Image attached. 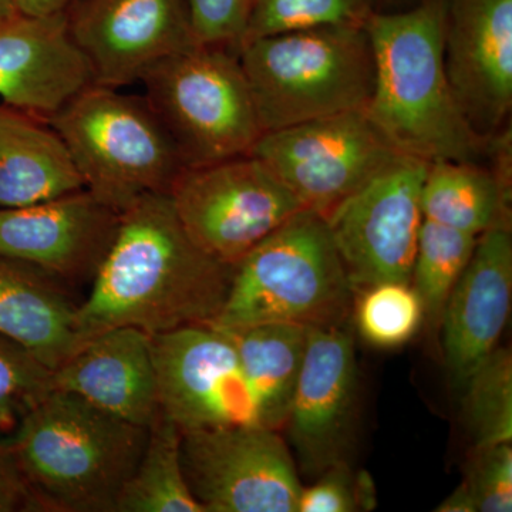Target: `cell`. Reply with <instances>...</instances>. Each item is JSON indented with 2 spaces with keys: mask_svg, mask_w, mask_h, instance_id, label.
<instances>
[{
  "mask_svg": "<svg viewBox=\"0 0 512 512\" xmlns=\"http://www.w3.org/2000/svg\"><path fill=\"white\" fill-rule=\"evenodd\" d=\"M235 266L192 242L168 194H150L121 212L113 244L77 312L79 346L104 330L147 335L211 325L222 311Z\"/></svg>",
  "mask_w": 512,
  "mask_h": 512,
  "instance_id": "obj_1",
  "label": "cell"
},
{
  "mask_svg": "<svg viewBox=\"0 0 512 512\" xmlns=\"http://www.w3.org/2000/svg\"><path fill=\"white\" fill-rule=\"evenodd\" d=\"M365 29L375 83L365 114L402 156L424 163L476 161L488 150L458 107L444 62L446 0L402 13H375Z\"/></svg>",
  "mask_w": 512,
  "mask_h": 512,
  "instance_id": "obj_2",
  "label": "cell"
},
{
  "mask_svg": "<svg viewBox=\"0 0 512 512\" xmlns=\"http://www.w3.org/2000/svg\"><path fill=\"white\" fill-rule=\"evenodd\" d=\"M148 429L53 389L10 437L46 512H116Z\"/></svg>",
  "mask_w": 512,
  "mask_h": 512,
  "instance_id": "obj_3",
  "label": "cell"
},
{
  "mask_svg": "<svg viewBox=\"0 0 512 512\" xmlns=\"http://www.w3.org/2000/svg\"><path fill=\"white\" fill-rule=\"evenodd\" d=\"M353 299L328 222L316 212L301 210L235 265L227 301L211 326H345Z\"/></svg>",
  "mask_w": 512,
  "mask_h": 512,
  "instance_id": "obj_4",
  "label": "cell"
},
{
  "mask_svg": "<svg viewBox=\"0 0 512 512\" xmlns=\"http://www.w3.org/2000/svg\"><path fill=\"white\" fill-rule=\"evenodd\" d=\"M264 133L365 110L375 66L365 26L259 37L237 50Z\"/></svg>",
  "mask_w": 512,
  "mask_h": 512,
  "instance_id": "obj_5",
  "label": "cell"
},
{
  "mask_svg": "<svg viewBox=\"0 0 512 512\" xmlns=\"http://www.w3.org/2000/svg\"><path fill=\"white\" fill-rule=\"evenodd\" d=\"M89 84L47 123L62 138L84 190L111 210L168 194L185 167L144 96Z\"/></svg>",
  "mask_w": 512,
  "mask_h": 512,
  "instance_id": "obj_6",
  "label": "cell"
},
{
  "mask_svg": "<svg viewBox=\"0 0 512 512\" xmlns=\"http://www.w3.org/2000/svg\"><path fill=\"white\" fill-rule=\"evenodd\" d=\"M141 83L185 167L248 156L264 134L237 50L191 47L151 67Z\"/></svg>",
  "mask_w": 512,
  "mask_h": 512,
  "instance_id": "obj_7",
  "label": "cell"
},
{
  "mask_svg": "<svg viewBox=\"0 0 512 512\" xmlns=\"http://www.w3.org/2000/svg\"><path fill=\"white\" fill-rule=\"evenodd\" d=\"M168 197L192 242L229 266L302 210L288 188L251 154L184 167Z\"/></svg>",
  "mask_w": 512,
  "mask_h": 512,
  "instance_id": "obj_8",
  "label": "cell"
},
{
  "mask_svg": "<svg viewBox=\"0 0 512 512\" xmlns=\"http://www.w3.org/2000/svg\"><path fill=\"white\" fill-rule=\"evenodd\" d=\"M302 210L326 218L402 154L365 111L335 114L262 134L252 148Z\"/></svg>",
  "mask_w": 512,
  "mask_h": 512,
  "instance_id": "obj_9",
  "label": "cell"
},
{
  "mask_svg": "<svg viewBox=\"0 0 512 512\" xmlns=\"http://www.w3.org/2000/svg\"><path fill=\"white\" fill-rule=\"evenodd\" d=\"M181 466L204 512H298L302 481L279 430L254 426L184 431Z\"/></svg>",
  "mask_w": 512,
  "mask_h": 512,
  "instance_id": "obj_10",
  "label": "cell"
},
{
  "mask_svg": "<svg viewBox=\"0 0 512 512\" xmlns=\"http://www.w3.org/2000/svg\"><path fill=\"white\" fill-rule=\"evenodd\" d=\"M427 167L416 158H397L325 218L353 292L412 281Z\"/></svg>",
  "mask_w": 512,
  "mask_h": 512,
  "instance_id": "obj_11",
  "label": "cell"
},
{
  "mask_svg": "<svg viewBox=\"0 0 512 512\" xmlns=\"http://www.w3.org/2000/svg\"><path fill=\"white\" fill-rule=\"evenodd\" d=\"M160 412L181 431L261 424L237 350L222 330L187 326L151 336Z\"/></svg>",
  "mask_w": 512,
  "mask_h": 512,
  "instance_id": "obj_12",
  "label": "cell"
},
{
  "mask_svg": "<svg viewBox=\"0 0 512 512\" xmlns=\"http://www.w3.org/2000/svg\"><path fill=\"white\" fill-rule=\"evenodd\" d=\"M66 16L93 83L111 89L198 45L185 0H73Z\"/></svg>",
  "mask_w": 512,
  "mask_h": 512,
  "instance_id": "obj_13",
  "label": "cell"
},
{
  "mask_svg": "<svg viewBox=\"0 0 512 512\" xmlns=\"http://www.w3.org/2000/svg\"><path fill=\"white\" fill-rule=\"evenodd\" d=\"M355 340L345 326L309 328L285 427L303 473L346 461L357 406Z\"/></svg>",
  "mask_w": 512,
  "mask_h": 512,
  "instance_id": "obj_14",
  "label": "cell"
},
{
  "mask_svg": "<svg viewBox=\"0 0 512 512\" xmlns=\"http://www.w3.org/2000/svg\"><path fill=\"white\" fill-rule=\"evenodd\" d=\"M444 62L470 126L497 136L512 109V0H446Z\"/></svg>",
  "mask_w": 512,
  "mask_h": 512,
  "instance_id": "obj_15",
  "label": "cell"
},
{
  "mask_svg": "<svg viewBox=\"0 0 512 512\" xmlns=\"http://www.w3.org/2000/svg\"><path fill=\"white\" fill-rule=\"evenodd\" d=\"M120 214L87 190L0 208V255L43 269L69 286L93 282Z\"/></svg>",
  "mask_w": 512,
  "mask_h": 512,
  "instance_id": "obj_16",
  "label": "cell"
},
{
  "mask_svg": "<svg viewBox=\"0 0 512 512\" xmlns=\"http://www.w3.org/2000/svg\"><path fill=\"white\" fill-rule=\"evenodd\" d=\"M93 83L92 70L70 36L66 12L0 19V99L49 120Z\"/></svg>",
  "mask_w": 512,
  "mask_h": 512,
  "instance_id": "obj_17",
  "label": "cell"
},
{
  "mask_svg": "<svg viewBox=\"0 0 512 512\" xmlns=\"http://www.w3.org/2000/svg\"><path fill=\"white\" fill-rule=\"evenodd\" d=\"M512 301L511 224L488 229L448 296L441 328L444 359L454 384L468 377L497 349Z\"/></svg>",
  "mask_w": 512,
  "mask_h": 512,
  "instance_id": "obj_18",
  "label": "cell"
},
{
  "mask_svg": "<svg viewBox=\"0 0 512 512\" xmlns=\"http://www.w3.org/2000/svg\"><path fill=\"white\" fill-rule=\"evenodd\" d=\"M55 389L82 397L103 412L150 429L160 417L151 336L121 326L87 339L53 370Z\"/></svg>",
  "mask_w": 512,
  "mask_h": 512,
  "instance_id": "obj_19",
  "label": "cell"
},
{
  "mask_svg": "<svg viewBox=\"0 0 512 512\" xmlns=\"http://www.w3.org/2000/svg\"><path fill=\"white\" fill-rule=\"evenodd\" d=\"M70 286L43 269L0 255V335L18 343L50 370L79 348Z\"/></svg>",
  "mask_w": 512,
  "mask_h": 512,
  "instance_id": "obj_20",
  "label": "cell"
},
{
  "mask_svg": "<svg viewBox=\"0 0 512 512\" xmlns=\"http://www.w3.org/2000/svg\"><path fill=\"white\" fill-rule=\"evenodd\" d=\"M69 151L46 120L0 104V208L83 190Z\"/></svg>",
  "mask_w": 512,
  "mask_h": 512,
  "instance_id": "obj_21",
  "label": "cell"
},
{
  "mask_svg": "<svg viewBox=\"0 0 512 512\" xmlns=\"http://www.w3.org/2000/svg\"><path fill=\"white\" fill-rule=\"evenodd\" d=\"M308 329L291 323L220 329L237 350L262 424L269 429H284L288 420L305 356Z\"/></svg>",
  "mask_w": 512,
  "mask_h": 512,
  "instance_id": "obj_22",
  "label": "cell"
},
{
  "mask_svg": "<svg viewBox=\"0 0 512 512\" xmlns=\"http://www.w3.org/2000/svg\"><path fill=\"white\" fill-rule=\"evenodd\" d=\"M511 185L476 161L430 163L421 190L424 220L480 237L511 224Z\"/></svg>",
  "mask_w": 512,
  "mask_h": 512,
  "instance_id": "obj_23",
  "label": "cell"
},
{
  "mask_svg": "<svg viewBox=\"0 0 512 512\" xmlns=\"http://www.w3.org/2000/svg\"><path fill=\"white\" fill-rule=\"evenodd\" d=\"M183 431L160 414L148 429L146 447L123 491L116 512H204L181 466Z\"/></svg>",
  "mask_w": 512,
  "mask_h": 512,
  "instance_id": "obj_24",
  "label": "cell"
},
{
  "mask_svg": "<svg viewBox=\"0 0 512 512\" xmlns=\"http://www.w3.org/2000/svg\"><path fill=\"white\" fill-rule=\"evenodd\" d=\"M477 239L436 222L421 224L410 282L431 326L441 325L448 296L470 262Z\"/></svg>",
  "mask_w": 512,
  "mask_h": 512,
  "instance_id": "obj_25",
  "label": "cell"
},
{
  "mask_svg": "<svg viewBox=\"0 0 512 512\" xmlns=\"http://www.w3.org/2000/svg\"><path fill=\"white\" fill-rule=\"evenodd\" d=\"M463 389L464 421L473 447L512 441V355L497 348L477 367Z\"/></svg>",
  "mask_w": 512,
  "mask_h": 512,
  "instance_id": "obj_26",
  "label": "cell"
},
{
  "mask_svg": "<svg viewBox=\"0 0 512 512\" xmlns=\"http://www.w3.org/2000/svg\"><path fill=\"white\" fill-rule=\"evenodd\" d=\"M353 315L357 332L377 349L402 348L419 332L423 305L412 282L389 281L355 293Z\"/></svg>",
  "mask_w": 512,
  "mask_h": 512,
  "instance_id": "obj_27",
  "label": "cell"
},
{
  "mask_svg": "<svg viewBox=\"0 0 512 512\" xmlns=\"http://www.w3.org/2000/svg\"><path fill=\"white\" fill-rule=\"evenodd\" d=\"M372 13L370 0H255L241 45L299 30L365 26Z\"/></svg>",
  "mask_w": 512,
  "mask_h": 512,
  "instance_id": "obj_28",
  "label": "cell"
},
{
  "mask_svg": "<svg viewBox=\"0 0 512 512\" xmlns=\"http://www.w3.org/2000/svg\"><path fill=\"white\" fill-rule=\"evenodd\" d=\"M53 389V370L0 335V439L9 440L23 417Z\"/></svg>",
  "mask_w": 512,
  "mask_h": 512,
  "instance_id": "obj_29",
  "label": "cell"
},
{
  "mask_svg": "<svg viewBox=\"0 0 512 512\" xmlns=\"http://www.w3.org/2000/svg\"><path fill=\"white\" fill-rule=\"evenodd\" d=\"M464 480L473 491L478 512H511V443L473 447Z\"/></svg>",
  "mask_w": 512,
  "mask_h": 512,
  "instance_id": "obj_30",
  "label": "cell"
},
{
  "mask_svg": "<svg viewBox=\"0 0 512 512\" xmlns=\"http://www.w3.org/2000/svg\"><path fill=\"white\" fill-rule=\"evenodd\" d=\"M198 45L238 50L255 0H185Z\"/></svg>",
  "mask_w": 512,
  "mask_h": 512,
  "instance_id": "obj_31",
  "label": "cell"
},
{
  "mask_svg": "<svg viewBox=\"0 0 512 512\" xmlns=\"http://www.w3.org/2000/svg\"><path fill=\"white\" fill-rule=\"evenodd\" d=\"M309 487H302L298 512H356L355 473L348 461L326 468Z\"/></svg>",
  "mask_w": 512,
  "mask_h": 512,
  "instance_id": "obj_32",
  "label": "cell"
},
{
  "mask_svg": "<svg viewBox=\"0 0 512 512\" xmlns=\"http://www.w3.org/2000/svg\"><path fill=\"white\" fill-rule=\"evenodd\" d=\"M0 512H46L10 440L0 439Z\"/></svg>",
  "mask_w": 512,
  "mask_h": 512,
  "instance_id": "obj_33",
  "label": "cell"
},
{
  "mask_svg": "<svg viewBox=\"0 0 512 512\" xmlns=\"http://www.w3.org/2000/svg\"><path fill=\"white\" fill-rule=\"evenodd\" d=\"M439 512H478L476 498L466 480L436 508Z\"/></svg>",
  "mask_w": 512,
  "mask_h": 512,
  "instance_id": "obj_34",
  "label": "cell"
},
{
  "mask_svg": "<svg viewBox=\"0 0 512 512\" xmlns=\"http://www.w3.org/2000/svg\"><path fill=\"white\" fill-rule=\"evenodd\" d=\"M73 0H15L16 12L28 16H52L66 12Z\"/></svg>",
  "mask_w": 512,
  "mask_h": 512,
  "instance_id": "obj_35",
  "label": "cell"
},
{
  "mask_svg": "<svg viewBox=\"0 0 512 512\" xmlns=\"http://www.w3.org/2000/svg\"><path fill=\"white\" fill-rule=\"evenodd\" d=\"M355 490L359 511L375 510L377 505L376 487L372 476L367 471H357L355 474Z\"/></svg>",
  "mask_w": 512,
  "mask_h": 512,
  "instance_id": "obj_36",
  "label": "cell"
},
{
  "mask_svg": "<svg viewBox=\"0 0 512 512\" xmlns=\"http://www.w3.org/2000/svg\"><path fill=\"white\" fill-rule=\"evenodd\" d=\"M16 12L15 0H0V19Z\"/></svg>",
  "mask_w": 512,
  "mask_h": 512,
  "instance_id": "obj_37",
  "label": "cell"
}]
</instances>
